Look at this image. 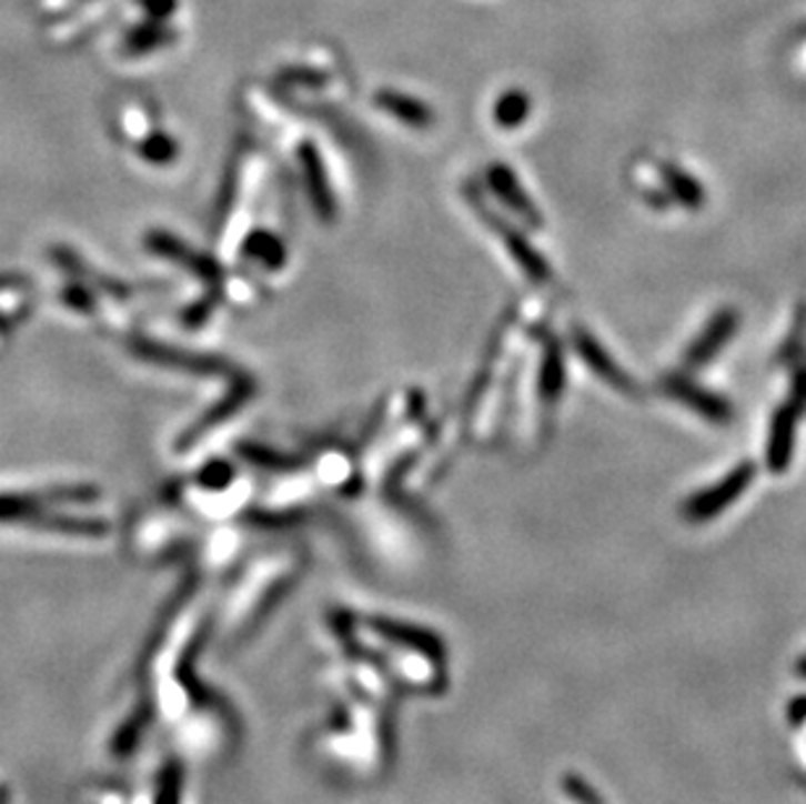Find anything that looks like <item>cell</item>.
Instances as JSON below:
<instances>
[{"mask_svg": "<svg viewBox=\"0 0 806 804\" xmlns=\"http://www.w3.org/2000/svg\"><path fill=\"white\" fill-rule=\"evenodd\" d=\"M97 496H100V489L94 486H58L40 491V494L0 491V523L24 525L27 517H32L37 510L48 507V504H89Z\"/></svg>", "mask_w": 806, "mask_h": 804, "instance_id": "cell-1", "label": "cell"}, {"mask_svg": "<svg viewBox=\"0 0 806 804\" xmlns=\"http://www.w3.org/2000/svg\"><path fill=\"white\" fill-rule=\"evenodd\" d=\"M752 481H755V465L746 460V463L734 468L726 479L715 483L713 489H705V491H699V494H694L689 502H686V510H684L686 517L689 520L715 517L718 512L731 507V504H734L736 499L742 496L746 489H749Z\"/></svg>", "mask_w": 806, "mask_h": 804, "instance_id": "cell-2", "label": "cell"}, {"mask_svg": "<svg viewBox=\"0 0 806 804\" xmlns=\"http://www.w3.org/2000/svg\"><path fill=\"white\" fill-rule=\"evenodd\" d=\"M133 353L149 363H157V366L189 371V374H225V371H230V363L214 359V355L189 353V350L162 345V342L154 340H137L133 342Z\"/></svg>", "mask_w": 806, "mask_h": 804, "instance_id": "cell-3", "label": "cell"}, {"mask_svg": "<svg viewBox=\"0 0 806 804\" xmlns=\"http://www.w3.org/2000/svg\"><path fill=\"white\" fill-rule=\"evenodd\" d=\"M147 249L154 251L157 257H165L170 262L185 267V270H191L199 280L209 282V285H214V282H220L222 278L218 262H212V259L204 254H197V251L178 241L175 235L165 233V230H152V233L147 235Z\"/></svg>", "mask_w": 806, "mask_h": 804, "instance_id": "cell-4", "label": "cell"}, {"mask_svg": "<svg viewBox=\"0 0 806 804\" xmlns=\"http://www.w3.org/2000/svg\"><path fill=\"white\" fill-rule=\"evenodd\" d=\"M666 392L671 394V398L684 402L686 408H692L694 413L705 415V419L713 423H731V419H734V408L728 405V400H723V398H718V394L703 390V386L689 382V379L668 376Z\"/></svg>", "mask_w": 806, "mask_h": 804, "instance_id": "cell-5", "label": "cell"}, {"mask_svg": "<svg viewBox=\"0 0 806 804\" xmlns=\"http://www.w3.org/2000/svg\"><path fill=\"white\" fill-rule=\"evenodd\" d=\"M738 326V314L734 309H723L718 314L713 316V322L705 326L703 334L692 342V348L686 350V366L697 369L703 363L713 361L718 355V350L723 345H728V340L734 338Z\"/></svg>", "mask_w": 806, "mask_h": 804, "instance_id": "cell-6", "label": "cell"}, {"mask_svg": "<svg viewBox=\"0 0 806 804\" xmlns=\"http://www.w3.org/2000/svg\"><path fill=\"white\" fill-rule=\"evenodd\" d=\"M574 348H577L582 361H585L587 366L603 379V382H608L611 386H616V390H622V392H634L632 376L626 374V371L618 366L614 359H611L608 350L603 348L601 342L593 338V334L585 330H574Z\"/></svg>", "mask_w": 806, "mask_h": 804, "instance_id": "cell-7", "label": "cell"}, {"mask_svg": "<svg viewBox=\"0 0 806 804\" xmlns=\"http://www.w3.org/2000/svg\"><path fill=\"white\" fill-rule=\"evenodd\" d=\"M152 718H154L152 705H149V700L144 695H141L139 703L133 705V708L123 716L121 724L115 726L113 740H110V752H113V757H118V761H129V757H133V752H137L147 740V728L152 724Z\"/></svg>", "mask_w": 806, "mask_h": 804, "instance_id": "cell-8", "label": "cell"}, {"mask_svg": "<svg viewBox=\"0 0 806 804\" xmlns=\"http://www.w3.org/2000/svg\"><path fill=\"white\" fill-rule=\"evenodd\" d=\"M301 165H303V178L305 185H309V199L313 210L324 222L334 220V212H337V204H334V193L330 185V178H326L324 162H321L316 147L303 144L301 147Z\"/></svg>", "mask_w": 806, "mask_h": 804, "instance_id": "cell-9", "label": "cell"}, {"mask_svg": "<svg viewBox=\"0 0 806 804\" xmlns=\"http://www.w3.org/2000/svg\"><path fill=\"white\" fill-rule=\"evenodd\" d=\"M251 394H253V379L251 376H238L235 382H233V386H230V392L225 394V398H222L218 402V405H214L212 411H209L204 415V419H201L197 423V426L185 431V436L181 439V446L193 444L201 434H206V431H212L214 426H220L222 421H228L230 415H235L245 405V402L251 400Z\"/></svg>", "mask_w": 806, "mask_h": 804, "instance_id": "cell-10", "label": "cell"}, {"mask_svg": "<svg viewBox=\"0 0 806 804\" xmlns=\"http://www.w3.org/2000/svg\"><path fill=\"white\" fill-rule=\"evenodd\" d=\"M488 183H491V189H494L496 197L502 199L512 212L522 214V218H525L527 222H533V225H541V212L535 210V204L530 201L525 189H522V183L517 181V175H514L510 168L502 165V162L491 165Z\"/></svg>", "mask_w": 806, "mask_h": 804, "instance_id": "cell-11", "label": "cell"}, {"mask_svg": "<svg viewBox=\"0 0 806 804\" xmlns=\"http://www.w3.org/2000/svg\"><path fill=\"white\" fill-rule=\"evenodd\" d=\"M794 429H796V413L790 408H780L773 415L770 436H767V468L773 473H783L790 465V455H794Z\"/></svg>", "mask_w": 806, "mask_h": 804, "instance_id": "cell-12", "label": "cell"}, {"mask_svg": "<svg viewBox=\"0 0 806 804\" xmlns=\"http://www.w3.org/2000/svg\"><path fill=\"white\" fill-rule=\"evenodd\" d=\"M491 225H494L498 233H502V241L506 245V251H510L514 262L522 267V272H525L530 280H533V282H548L551 280L548 262L541 254H537L533 245H530L525 238L517 233V230L504 225L502 220H491Z\"/></svg>", "mask_w": 806, "mask_h": 804, "instance_id": "cell-13", "label": "cell"}, {"mask_svg": "<svg viewBox=\"0 0 806 804\" xmlns=\"http://www.w3.org/2000/svg\"><path fill=\"white\" fill-rule=\"evenodd\" d=\"M147 804H185V776L178 761H168L157 771L154 784L149 788Z\"/></svg>", "mask_w": 806, "mask_h": 804, "instance_id": "cell-14", "label": "cell"}, {"mask_svg": "<svg viewBox=\"0 0 806 804\" xmlns=\"http://www.w3.org/2000/svg\"><path fill=\"white\" fill-rule=\"evenodd\" d=\"M376 102L379 108L397 118V121L415 125V129H425V125H431V121H434V113H431L421 100H413V97L407 94L382 92L376 97Z\"/></svg>", "mask_w": 806, "mask_h": 804, "instance_id": "cell-15", "label": "cell"}, {"mask_svg": "<svg viewBox=\"0 0 806 804\" xmlns=\"http://www.w3.org/2000/svg\"><path fill=\"white\" fill-rule=\"evenodd\" d=\"M541 394L546 402H556L562 398L564 392V355L558 342H548L546 350H543V361H541Z\"/></svg>", "mask_w": 806, "mask_h": 804, "instance_id": "cell-16", "label": "cell"}, {"mask_svg": "<svg viewBox=\"0 0 806 804\" xmlns=\"http://www.w3.org/2000/svg\"><path fill=\"white\" fill-rule=\"evenodd\" d=\"M661 175L663 181L668 183V189L674 197L682 201L684 207H692V210H697V207H703L705 201V191L703 185L697 183V178H692L689 173H684L682 168L671 165V162H666V165H661Z\"/></svg>", "mask_w": 806, "mask_h": 804, "instance_id": "cell-17", "label": "cell"}, {"mask_svg": "<svg viewBox=\"0 0 806 804\" xmlns=\"http://www.w3.org/2000/svg\"><path fill=\"white\" fill-rule=\"evenodd\" d=\"M527 115H530V100L525 92H506L494 108L496 123L504 125V129H514V125H520Z\"/></svg>", "mask_w": 806, "mask_h": 804, "instance_id": "cell-18", "label": "cell"}, {"mask_svg": "<svg viewBox=\"0 0 806 804\" xmlns=\"http://www.w3.org/2000/svg\"><path fill=\"white\" fill-rule=\"evenodd\" d=\"M81 804H133V794L125 784L118 781H97L84 788Z\"/></svg>", "mask_w": 806, "mask_h": 804, "instance_id": "cell-19", "label": "cell"}, {"mask_svg": "<svg viewBox=\"0 0 806 804\" xmlns=\"http://www.w3.org/2000/svg\"><path fill=\"white\" fill-rule=\"evenodd\" d=\"M238 452H241L249 463L259 465V468H269V471H290V468L298 465L295 460L280 455V452L269 450V446H261V444H241L238 446Z\"/></svg>", "mask_w": 806, "mask_h": 804, "instance_id": "cell-20", "label": "cell"}, {"mask_svg": "<svg viewBox=\"0 0 806 804\" xmlns=\"http://www.w3.org/2000/svg\"><path fill=\"white\" fill-rule=\"evenodd\" d=\"M249 251H251V257L261 259V262H264L266 267H272V270H278V267L285 264V245H282L278 238L269 235V233L251 235Z\"/></svg>", "mask_w": 806, "mask_h": 804, "instance_id": "cell-21", "label": "cell"}, {"mask_svg": "<svg viewBox=\"0 0 806 804\" xmlns=\"http://www.w3.org/2000/svg\"><path fill=\"white\" fill-rule=\"evenodd\" d=\"M139 152L144 154V158L149 162H157V165H160V162H170V160H173L178 149H175V144L168 137H152V139L147 141L144 147L139 149Z\"/></svg>", "mask_w": 806, "mask_h": 804, "instance_id": "cell-22", "label": "cell"}, {"mask_svg": "<svg viewBox=\"0 0 806 804\" xmlns=\"http://www.w3.org/2000/svg\"><path fill=\"white\" fill-rule=\"evenodd\" d=\"M230 475H233V473H230V468L225 463H220V460H212V463H209L204 471L199 473V481H201V486H206V489H225Z\"/></svg>", "mask_w": 806, "mask_h": 804, "instance_id": "cell-23", "label": "cell"}, {"mask_svg": "<svg viewBox=\"0 0 806 804\" xmlns=\"http://www.w3.org/2000/svg\"><path fill=\"white\" fill-rule=\"evenodd\" d=\"M802 674H806V661L802 664Z\"/></svg>", "mask_w": 806, "mask_h": 804, "instance_id": "cell-24", "label": "cell"}]
</instances>
